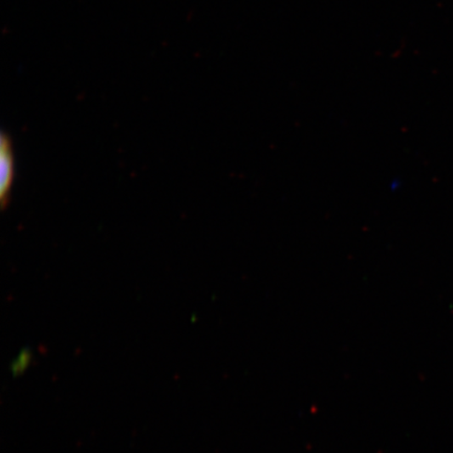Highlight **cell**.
Here are the masks:
<instances>
[{"mask_svg": "<svg viewBox=\"0 0 453 453\" xmlns=\"http://www.w3.org/2000/svg\"><path fill=\"white\" fill-rule=\"evenodd\" d=\"M14 180V154L12 142L7 134L0 138V203L5 209L10 203Z\"/></svg>", "mask_w": 453, "mask_h": 453, "instance_id": "1", "label": "cell"}]
</instances>
